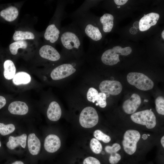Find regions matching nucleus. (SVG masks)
I'll use <instances>...</instances> for the list:
<instances>
[{
	"label": "nucleus",
	"instance_id": "4",
	"mask_svg": "<svg viewBox=\"0 0 164 164\" xmlns=\"http://www.w3.org/2000/svg\"><path fill=\"white\" fill-rule=\"evenodd\" d=\"M127 78L129 84L141 90H150L154 86L153 81L148 77L141 73H129L127 75Z\"/></svg>",
	"mask_w": 164,
	"mask_h": 164
},
{
	"label": "nucleus",
	"instance_id": "20",
	"mask_svg": "<svg viewBox=\"0 0 164 164\" xmlns=\"http://www.w3.org/2000/svg\"><path fill=\"white\" fill-rule=\"evenodd\" d=\"M94 2L90 0L85 1L80 7L70 15V18L73 19L90 11V9L93 6Z\"/></svg>",
	"mask_w": 164,
	"mask_h": 164
},
{
	"label": "nucleus",
	"instance_id": "12",
	"mask_svg": "<svg viewBox=\"0 0 164 164\" xmlns=\"http://www.w3.org/2000/svg\"><path fill=\"white\" fill-rule=\"evenodd\" d=\"M159 18V15L156 13L151 12L145 15L139 22L140 30L145 31L148 30L156 24Z\"/></svg>",
	"mask_w": 164,
	"mask_h": 164
},
{
	"label": "nucleus",
	"instance_id": "17",
	"mask_svg": "<svg viewBox=\"0 0 164 164\" xmlns=\"http://www.w3.org/2000/svg\"><path fill=\"white\" fill-rule=\"evenodd\" d=\"M26 138L27 135L26 134L16 137L10 136L9 138V141L6 144L7 146L11 150L15 149L19 145L24 148L26 146Z\"/></svg>",
	"mask_w": 164,
	"mask_h": 164
},
{
	"label": "nucleus",
	"instance_id": "30",
	"mask_svg": "<svg viewBox=\"0 0 164 164\" xmlns=\"http://www.w3.org/2000/svg\"><path fill=\"white\" fill-rule=\"evenodd\" d=\"M106 97V95L105 93L101 92L98 93L96 101L97 103V105H99L101 108H105L107 105Z\"/></svg>",
	"mask_w": 164,
	"mask_h": 164
},
{
	"label": "nucleus",
	"instance_id": "36",
	"mask_svg": "<svg viewBox=\"0 0 164 164\" xmlns=\"http://www.w3.org/2000/svg\"><path fill=\"white\" fill-rule=\"evenodd\" d=\"M137 30L136 28L133 27L131 28L129 30L130 33L132 34H135L137 32Z\"/></svg>",
	"mask_w": 164,
	"mask_h": 164
},
{
	"label": "nucleus",
	"instance_id": "24",
	"mask_svg": "<svg viewBox=\"0 0 164 164\" xmlns=\"http://www.w3.org/2000/svg\"><path fill=\"white\" fill-rule=\"evenodd\" d=\"M28 46V43L25 40L16 41L11 43L9 46V50L11 53L13 55L17 54L18 50L19 48L26 49Z\"/></svg>",
	"mask_w": 164,
	"mask_h": 164
},
{
	"label": "nucleus",
	"instance_id": "19",
	"mask_svg": "<svg viewBox=\"0 0 164 164\" xmlns=\"http://www.w3.org/2000/svg\"><path fill=\"white\" fill-rule=\"evenodd\" d=\"M114 18L109 13H105L100 18L99 21L102 25V29L105 33L110 32L114 26Z\"/></svg>",
	"mask_w": 164,
	"mask_h": 164
},
{
	"label": "nucleus",
	"instance_id": "35",
	"mask_svg": "<svg viewBox=\"0 0 164 164\" xmlns=\"http://www.w3.org/2000/svg\"><path fill=\"white\" fill-rule=\"evenodd\" d=\"M114 2L118 5H121L125 4L128 1L127 0H114Z\"/></svg>",
	"mask_w": 164,
	"mask_h": 164
},
{
	"label": "nucleus",
	"instance_id": "7",
	"mask_svg": "<svg viewBox=\"0 0 164 164\" xmlns=\"http://www.w3.org/2000/svg\"><path fill=\"white\" fill-rule=\"evenodd\" d=\"M99 117L96 110L91 107H87L81 111L79 116L80 125L86 128H90L98 123Z\"/></svg>",
	"mask_w": 164,
	"mask_h": 164
},
{
	"label": "nucleus",
	"instance_id": "11",
	"mask_svg": "<svg viewBox=\"0 0 164 164\" xmlns=\"http://www.w3.org/2000/svg\"><path fill=\"white\" fill-rule=\"evenodd\" d=\"M141 103L140 96L137 94L134 93L129 99L124 102L122 108L125 113L128 114H132L137 110Z\"/></svg>",
	"mask_w": 164,
	"mask_h": 164
},
{
	"label": "nucleus",
	"instance_id": "21",
	"mask_svg": "<svg viewBox=\"0 0 164 164\" xmlns=\"http://www.w3.org/2000/svg\"><path fill=\"white\" fill-rule=\"evenodd\" d=\"M3 66L4 77L9 80L13 79L16 72V68L13 62L11 60H7L5 61Z\"/></svg>",
	"mask_w": 164,
	"mask_h": 164
},
{
	"label": "nucleus",
	"instance_id": "15",
	"mask_svg": "<svg viewBox=\"0 0 164 164\" xmlns=\"http://www.w3.org/2000/svg\"><path fill=\"white\" fill-rule=\"evenodd\" d=\"M62 114L59 104L56 101L52 102L50 104L47 111L48 119L51 121H56L60 118Z\"/></svg>",
	"mask_w": 164,
	"mask_h": 164
},
{
	"label": "nucleus",
	"instance_id": "42",
	"mask_svg": "<svg viewBox=\"0 0 164 164\" xmlns=\"http://www.w3.org/2000/svg\"><path fill=\"white\" fill-rule=\"evenodd\" d=\"M117 7L118 8H120V6H117Z\"/></svg>",
	"mask_w": 164,
	"mask_h": 164
},
{
	"label": "nucleus",
	"instance_id": "34",
	"mask_svg": "<svg viewBox=\"0 0 164 164\" xmlns=\"http://www.w3.org/2000/svg\"><path fill=\"white\" fill-rule=\"evenodd\" d=\"M6 103L5 98L3 96H0V109L3 107Z\"/></svg>",
	"mask_w": 164,
	"mask_h": 164
},
{
	"label": "nucleus",
	"instance_id": "2",
	"mask_svg": "<svg viewBox=\"0 0 164 164\" xmlns=\"http://www.w3.org/2000/svg\"><path fill=\"white\" fill-rule=\"evenodd\" d=\"M72 19L73 22L77 26L84 36L89 39V50L93 47L94 43L102 39V33L95 18L90 11Z\"/></svg>",
	"mask_w": 164,
	"mask_h": 164
},
{
	"label": "nucleus",
	"instance_id": "29",
	"mask_svg": "<svg viewBox=\"0 0 164 164\" xmlns=\"http://www.w3.org/2000/svg\"><path fill=\"white\" fill-rule=\"evenodd\" d=\"M98 94V92L96 89L93 87H90L87 93V99L89 101L94 103L97 100Z\"/></svg>",
	"mask_w": 164,
	"mask_h": 164
},
{
	"label": "nucleus",
	"instance_id": "37",
	"mask_svg": "<svg viewBox=\"0 0 164 164\" xmlns=\"http://www.w3.org/2000/svg\"><path fill=\"white\" fill-rule=\"evenodd\" d=\"M133 27L136 29L139 28V22L138 21L135 22L133 24Z\"/></svg>",
	"mask_w": 164,
	"mask_h": 164
},
{
	"label": "nucleus",
	"instance_id": "33",
	"mask_svg": "<svg viewBox=\"0 0 164 164\" xmlns=\"http://www.w3.org/2000/svg\"><path fill=\"white\" fill-rule=\"evenodd\" d=\"M83 164H101V163L99 160L96 158L89 156L84 160Z\"/></svg>",
	"mask_w": 164,
	"mask_h": 164
},
{
	"label": "nucleus",
	"instance_id": "43",
	"mask_svg": "<svg viewBox=\"0 0 164 164\" xmlns=\"http://www.w3.org/2000/svg\"><path fill=\"white\" fill-rule=\"evenodd\" d=\"M1 142L0 141V147L1 146Z\"/></svg>",
	"mask_w": 164,
	"mask_h": 164
},
{
	"label": "nucleus",
	"instance_id": "44",
	"mask_svg": "<svg viewBox=\"0 0 164 164\" xmlns=\"http://www.w3.org/2000/svg\"><path fill=\"white\" fill-rule=\"evenodd\" d=\"M148 135V136H149L150 135H149V134H148V135Z\"/></svg>",
	"mask_w": 164,
	"mask_h": 164
},
{
	"label": "nucleus",
	"instance_id": "3",
	"mask_svg": "<svg viewBox=\"0 0 164 164\" xmlns=\"http://www.w3.org/2000/svg\"><path fill=\"white\" fill-rule=\"evenodd\" d=\"M132 51L130 47L124 48L120 46L114 47L112 49L105 50L102 54L101 57L102 62L104 64L113 66L119 62V55L127 56L130 54Z\"/></svg>",
	"mask_w": 164,
	"mask_h": 164
},
{
	"label": "nucleus",
	"instance_id": "41",
	"mask_svg": "<svg viewBox=\"0 0 164 164\" xmlns=\"http://www.w3.org/2000/svg\"><path fill=\"white\" fill-rule=\"evenodd\" d=\"M162 36L163 39H164V31L163 30L162 33Z\"/></svg>",
	"mask_w": 164,
	"mask_h": 164
},
{
	"label": "nucleus",
	"instance_id": "23",
	"mask_svg": "<svg viewBox=\"0 0 164 164\" xmlns=\"http://www.w3.org/2000/svg\"><path fill=\"white\" fill-rule=\"evenodd\" d=\"M34 38L35 36L33 33L28 31H15L13 36V40L15 41L33 39Z\"/></svg>",
	"mask_w": 164,
	"mask_h": 164
},
{
	"label": "nucleus",
	"instance_id": "45",
	"mask_svg": "<svg viewBox=\"0 0 164 164\" xmlns=\"http://www.w3.org/2000/svg\"><path fill=\"white\" fill-rule=\"evenodd\" d=\"M145 14H144V16H145Z\"/></svg>",
	"mask_w": 164,
	"mask_h": 164
},
{
	"label": "nucleus",
	"instance_id": "14",
	"mask_svg": "<svg viewBox=\"0 0 164 164\" xmlns=\"http://www.w3.org/2000/svg\"><path fill=\"white\" fill-rule=\"evenodd\" d=\"M8 110L13 114L24 115L28 111V107L24 102L16 101L12 102L8 107Z\"/></svg>",
	"mask_w": 164,
	"mask_h": 164
},
{
	"label": "nucleus",
	"instance_id": "28",
	"mask_svg": "<svg viewBox=\"0 0 164 164\" xmlns=\"http://www.w3.org/2000/svg\"><path fill=\"white\" fill-rule=\"evenodd\" d=\"M94 135L98 140L102 141L105 143L109 142L111 140V138L109 136L105 134L99 130H95L94 133Z\"/></svg>",
	"mask_w": 164,
	"mask_h": 164
},
{
	"label": "nucleus",
	"instance_id": "38",
	"mask_svg": "<svg viewBox=\"0 0 164 164\" xmlns=\"http://www.w3.org/2000/svg\"><path fill=\"white\" fill-rule=\"evenodd\" d=\"M11 164H24V163L21 161H16L12 162Z\"/></svg>",
	"mask_w": 164,
	"mask_h": 164
},
{
	"label": "nucleus",
	"instance_id": "26",
	"mask_svg": "<svg viewBox=\"0 0 164 164\" xmlns=\"http://www.w3.org/2000/svg\"><path fill=\"white\" fill-rule=\"evenodd\" d=\"M90 147L92 151L96 154H100L102 149L101 144L96 138H93L90 142Z\"/></svg>",
	"mask_w": 164,
	"mask_h": 164
},
{
	"label": "nucleus",
	"instance_id": "22",
	"mask_svg": "<svg viewBox=\"0 0 164 164\" xmlns=\"http://www.w3.org/2000/svg\"><path fill=\"white\" fill-rule=\"evenodd\" d=\"M31 80V77L28 73L24 72H20L15 74L12 81L15 84L19 85L27 84L30 82Z\"/></svg>",
	"mask_w": 164,
	"mask_h": 164
},
{
	"label": "nucleus",
	"instance_id": "25",
	"mask_svg": "<svg viewBox=\"0 0 164 164\" xmlns=\"http://www.w3.org/2000/svg\"><path fill=\"white\" fill-rule=\"evenodd\" d=\"M15 129V125L12 124L5 125L0 123V134L2 135H6L12 133Z\"/></svg>",
	"mask_w": 164,
	"mask_h": 164
},
{
	"label": "nucleus",
	"instance_id": "16",
	"mask_svg": "<svg viewBox=\"0 0 164 164\" xmlns=\"http://www.w3.org/2000/svg\"><path fill=\"white\" fill-rule=\"evenodd\" d=\"M28 149L30 153L33 155H38L40 149L41 143L34 133L29 135L28 139Z\"/></svg>",
	"mask_w": 164,
	"mask_h": 164
},
{
	"label": "nucleus",
	"instance_id": "13",
	"mask_svg": "<svg viewBox=\"0 0 164 164\" xmlns=\"http://www.w3.org/2000/svg\"><path fill=\"white\" fill-rule=\"evenodd\" d=\"M60 140L59 138L55 135H49L45 138L44 148L49 152H56L60 149Z\"/></svg>",
	"mask_w": 164,
	"mask_h": 164
},
{
	"label": "nucleus",
	"instance_id": "39",
	"mask_svg": "<svg viewBox=\"0 0 164 164\" xmlns=\"http://www.w3.org/2000/svg\"><path fill=\"white\" fill-rule=\"evenodd\" d=\"M161 144L163 147H164V136H163L161 139Z\"/></svg>",
	"mask_w": 164,
	"mask_h": 164
},
{
	"label": "nucleus",
	"instance_id": "31",
	"mask_svg": "<svg viewBox=\"0 0 164 164\" xmlns=\"http://www.w3.org/2000/svg\"><path fill=\"white\" fill-rule=\"evenodd\" d=\"M121 148V146L118 143H115L112 146L109 145L106 146L105 150L108 153L111 154L116 153Z\"/></svg>",
	"mask_w": 164,
	"mask_h": 164
},
{
	"label": "nucleus",
	"instance_id": "1",
	"mask_svg": "<svg viewBox=\"0 0 164 164\" xmlns=\"http://www.w3.org/2000/svg\"><path fill=\"white\" fill-rule=\"evenodd\" d=\"M84 37L79 27L72 22L61 29L59 41L65 53L78 56L83 53Z\"/></svg>",
	"mask_w": 164,
	"mask_h": 164
},
{
	"label": "nucleus",
	"instance_id": "9",
	"mask_svg": "<svg viewBox=\"0 0 164 164\" xmlns=\"http://www.w3.org/2000/svg\"><path fill=\"white\" fill-rule=\"evenodd\" d=\"M100 91L112 95H116L121 91L122 87L121 83L117 80H104L99 86Z\"/></svg>",
	"mask_w": 164,
	"mask_h": 164
},
{
	"label": "nucleus",
	"instance_id": "5",
	"mask_svg": "<svg viewBox=\"0 0 164 164\" xmlns=\"http://www.w3.org/2000/svg\"><path fill=\"white\" fill-rule=\"evenodd\" d=\"M131 120L135 123L145 125L147 128L152 129L156 125L155 116L150 110H146L132 114Z\"/></svg>",
	"mask_w": 164,
	"mask_h": 164
},
{
	"label": "nucleus",
	"instance_id": "6",
	"mask_svg": "<svg viewBox=\"0 0 164 164\" xmlns=\"http://www.w3.org/2000/svg\"><path fill=\"white\" fill-rule=\"evenodd\" d=\"M140 137V133L137 130L130 129L125 132L122 144L124 149L126 153L132 155L135 152L137 143Z\"/></svg>",
	"mask_w": 164,
	"mask_h": 164
},
{
	"label": "nucleus",
	"instance_id": "27",
	"mask_svg": "<svg viewBox=\"0 0 164 164\" xmlns=\"http://www.w3.org/2000/svg\"><path fill=\"white\" fill-rule=\"evenodd\" d=\"M155 108L157 113L160 114L164 115V98L162 96L157 97L155 101Z\"/></svg>",
	"mask_w": 164,
	"mask_h": 164
},
{
	"label": "nucleus",
	"instance_id": "10",
	"mask_svg": "<svg viewBox=\"0 0 164 164\" xmlns=\"http://www.w3.org/2000/svg\"><path fill=\"white\" fill-rule=\"evenodd\" d=\"M39 53L42 58L51 61H58L61 58V55L57 50L49 44L43 46L40 48Z\"/></svg>",
	"mask_w": 164,
	"mask_h": 164
},
{
	"label": "nucleus",
	"instance_id": "18",
	"mask_svg": "<svg viewBox=\"0 0 164 164\" xmlns=\"http://www.w3.org/2000/svg\"><path fill=\"white\" fill-rule=\"evenodd\" d=\"M19 15L17 9L13 6H10L2 10L0 12L1 17L6 21L11 22L15 20Z\"/></svg>",
	"mask_w": 164,
	"mask_h": 164
},
{
	"label": "nucleus",
	"instance_id": "32",
	"mask_svg": "<svg viewBox=\"0 0 164 164\" xmlns=\"http://www.w3.org/2000/svg\"><path fill=\"white\" fill-rule=\"evenodd\" d=\"M120 155L116 153L111 154L109 158V161L111 164H116L121 159Z\"/></svg>",
	"mask_w": 164,
	"mask_h": 164
},
{
	"label": "nucleus",
	"instance_id": "40",
	"mask_svg": "<svg viewBox=\"0 0 164 164\" xmlns=\"http://www.w3.org/2000/svg\"><path fill=\"white\" fill-rule=\"evenodd\" d=\"M142 138L143 139L145 140L147 139L148 135L145 134H144L142 135Z\"/></svg>",
	"mask_w": 164,
	"mask_h": 164
},
{
	"label": "nucleus",
	"instance_id": "8",
	"mask_svg": "<svg viewBox=\"0 0 164 164\" xmlns=\"http://www.w3.org/2000/svg\"><path fill=\"white\" fill-rule=\"evenodd\" d=\"M76 71V69L73 63H64L53 70L51 73L50 76L53 80H59L70 76Z\"/></svg>",
	"mask_w": 164,
	"mask_h": 164
}]
</instances>
